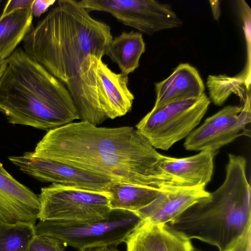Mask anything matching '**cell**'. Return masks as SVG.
I'll return each instance as SVG.
<instances>
[{
	"label": "cell",
	"mask_w": 251,
	"mask_h": 251,
	"mask_svg": "<svg viewBox=\"0 0 251 251\" xmlns=\"http://www.w3.org/2000/svg\"><path fill=\"white\" fill-rule=\"evenodd\" d=\"M66 247L56 237L36 234L30 244L28 251H65Z\"/></svg>",
	"instance_id": "22"
},
{
	"label": "cell",
	"mask_w": 251,
	"mask_h": 251,
	"mask_svg": "<svg viewBox=\"0 0 251 251\" xmlns=\"http://www.w3.org/2000/svg\"><path fill=\"white\" fill-rule=\"evenodd\" d=\"M35 225L28 223L8 224L0 221V251H28L36 235Z\"/></svg>",
	"instance_id": "21"
},
{
	"label": "cell",
	"mask_w": 251,
	"mask_h": 251,
	"mask_svg": "<svg viewBox=\"0 0 251 251\" xmlns=\"http://www.w3.org/2000/svg\"><path fill=\"white\" fill-rule=\"evenodd\" d=\"M107 192L80 189L58 184L41 189V221L84 222L106 218L111 211Z\"/></svg>",
	"instance_id": "7"
},
{
	"label": "cell",
	"mask_w": 251,
	"mask_h": 251,
	"mask_svg": "<svg viewBox=\"0 0 251 251\" xmlns=\"http://www.w3.org/2000/svg\"><path fill=\"white\" fill-rule=\"evenodd\" d=\"M56 2L55 0H33L30 7L33 16L39 17Z\"/></svg>",
	"instance_id": "24"
},
{
	"label": "cell",
	"mask_w": 251,
	"mask_h": 251,
	"mask_svg": "<svg viewBox=\"0 0 251 251\" xmlns=\"http://www.w3.org/2000/svg\"><path fill=\"white\" fill-rule=\"evenodd\" d=\"M24 173L42 182H51L88 191L106 192L110 179L55 161L34 156L32 152L8 157Z\"/></svg>",
	"instance_id": "10"
},
{
	"label": "cell",
	"mask_w": 251,
	"mask_h": 251,
	"mask_svg": "<svg viewBox=\"0 0 251 251\" xmlns=\"http://www.w3.org/2000/svg\"><path fill=\"white\" fill-rule=\"evenodd\" d=\"M203 82L197 70L188 63L179 64L166 79L155 84L154 106L172 101L198 98L204 93Z\"/></svg>",
	"instance_id": "16"
},
{
	"label": "cell",
	"mask_w": 251,
	"mask_h": 251,
	"mask_svg": "<svg viewBox=\"0 0 251 251\" xmlns=\"http://www.w3.org/2000/svg\"><path fill=\"white\" fill-rule=\"evenodd\" d=\"M0 172L2 173H7V172L4 169L2 164L0 162Z\"/></svg>",
	"instance_id": "28"
},
{
	"label": "cell",
	"mask_w": 251,
	"mask_h": 251,
	"mask_svg": "<svg viewBox=\"0 0 251 251\" xmlns=\"http://www.w3.org/2000/svg\"><path fill=\"white\" fill-rule=\"evenodd\" d=\"M246 72L230 77L226 75H209L207 86L209 100L218 106L222 105L232 93L237 95L243 101L246 94L250 92L251 80Z\"/></svg>",
	"instance_id": "20"
},
{
	"label": "cell",
	"mask_w": 251,
	"mask_h": 251,
	"mask_svg": "<svg viewBox=\"0 0 251 251\" xmlns=\"http://www.w3.org/2000/svg\"><path fill=\"white\" fill-rule=\"evenodd\" d=\"M0 78V112L8 123L47 131L79 119L64 84L21 48Z\"/></svg>",
	"instance_id": "3"
},
{
	"label": "cell",
	"mask_w": 251,
	"mask_h": 251,
	"mask_svg": "<svg viewBox=\"0 0 251 251\" xmlns=\"http://www.w3.org/2000/svg\"><path fill=\"white\" fill-rule=\"evenodd\" d=\"M210 103L204 93L198 98L153 106L136 125V129L154 148L167 151L194 130Z\"/></svg>",
	"instance_id": "6"
},
{
	"label": "cell",
	"mask_w": 251,
	"mask_h": 251,
	"mask_svg": "<svg viewBox=\"0 0 251 251\" xmlns=\"http://www.w3.org/2000/svg\"><path fill=\"white\" fill-rule=\"evenodd\" d=\"M80 4L89 12H107L125 25L141 33L179 27L182 21L170 4L154 0H82Z\"/></svg>",
	"instance_id": "8"
},
{
	"label": "cell",
	"mask_w": 251,
	"mask_h": 251,
	"mask_svg": "<svg viewBox=\"0 0 251 251\" xmlns=\"http://www.w3.org/2000/svg\"><path fill=\"white\" fill-rule=\"evenodd\" d=\"M40 209L39 195L14 178L0 172V221L36 224Z\"/></svg>",
	"instance_id": "11"
},
{
	"label": "cell",
	"mask_w": 251,
	"mask_h": 251,
	"mask_svg": "<svg viewBox=\"0 0 251 251\" xmlns=\"http://www.w3.org/2000/svg\"><path fill=\"white\" fill-rule=\"evenodd\" d=\"M216 153L204 150L194 155L183 158L164 155L161 167L185 187L205 188L211 180Z\"/></svg>",
	"instance_id": "15"
},
{
	"label": "cell",
	"mask_w": 251,
	"mask_h": 251,
	"mask_svg": "<svg viewBox=\"0 0 251 251\" xmlns=\"http://www.w3.org/2000/svg\"><path fill=\"white\" fill-rule=\"evenodd\" d=\"M34 156L106 177L115 183L160 190L184 186L161 168L163 155L131 126L72 123L47 131Z\"/></svg>",
	"instance_id": "2"
},
{
	"label": "cell",
	"mask_w": 251,
	"mask_h": 251,
	"mask_svg": "<svg viewBox=\"0 0 251 251\" xmlns=\"http://www.w3.org/2000/svg\"><path fill=\"white\" fill-rule=\"evenodd\" d=\"M251 122V94L248 93L242 106L228 105L206 118L186 138L185 150L201 151L219 149L239 137L251 136L247 128Z\"/></svg>",
	"instance_id": "9"
},
{
	"label": "cell",
	"mask_w": 251,
	"mask_h": 251,
	"mask_svg": "<svg viewBox=\"0 0 251 251\" xmlns=\"http://www.w3.org/2000/svg\"><path fill=\"white\" fill-rule=\"evenodd\" d=\"M210 193L205 188L179 187L162 191L150 204L135 212L143 221L170 224Z\"/></svg>",
	"instance_id": "12"
},
{
	"label": "cell",
	"mask_w": 251,
	"mask_h": 251,
	"mask_svg": "<svg viewBox=\"0 0 251 251\" xmlns=\"http://www.w3.org/2000/svg\"><path fill=\"white\" fill-rule=\"evenodd\" d=\"M224 251H251V221L242 233Z\"/></svg>",
	"instance_id": "23"
},
{
	"label": "cell",
	"mask_w": 251,
	"mask_h": 251,
	"mask_svg": "<svg viewBox=\"0 0 251 251\" xmlns=\"http://www.w3.org/2000/svg\"><path fill=\"white\" fill-rule=\"evenodd\" d=\"M7 66V61L0 60V78L4 73Z\"/></svg>",
	"instance_id": "27"
},
{
	"label": "cell",
	"mask_w": 251,
	"mask_h": 251,
	"mask_svg": "<svg viewBox=\"0 0 251 251\" xmlns=\"http://www.w3.org/2000/svg\"><path fill=\"white\" fill-rule=\"evenodd\" d=\"M83 251H120L118 250L116 247H104L98 248H94L91 249H89Z\"/></svg>",
	"instance_id": "26"
},
{
	"label": "cell",
	"mask_w": 251,
	"mask_h": 251,
	"mask_svg": "<svg viewBox=\"0 0 251 251\" xmlns=\"http://www.w3.org/2000/svg\"><path fill=\"white\" fill-rule=\"evenodd\" d=\"M56 2L26 35L24 50L66 85L81 121L98 126L108 119L100 105L96 73L113 39L111 28L78 1Z\"/></svg>",
	"instance_id": "1"
},
{
	"label": "cell",
	"mask_w": 251,
	"mask_h": 251,
	"mask_svg": "<svg viewBox=\"0 0 251 251\" xmlns=\"http://www.w3.org/2000/svg\"><path fill=\"white\" fill-rule=\"evenodd\" d=\"M246 166L244 156L229 154L222 185L168 225L190 240L224 251L251 221V189Z\"/></svg>",
	"instance_id": "4"
},
{
	"label": "cell",
	"mask_w": 251,
	"mask_h": 251,
	"mask_svg": "<svg viewBox=\"0 0 251 251\" xmlns=\"http://www.w3.org/2000/svg\"><path fill=\"white\" fill-rule=\"evenodd\" d=\"M193 251H202L201 250L199 249H198V248H196L194 247V248H193Z\"/></svg>",
	"instance_id": "29"
},
{
	"label": "cell",
	"mask_w": 251,
	"mask_h": 251,
	"mask_svg": "<svg viewBox=\"0 0 251 251\" xmlns=\"http://www.w3.org/2000/svg\"><path fill=\"white\" fill-rule=\"evenodd\" d=\"M30 7L0 16V60H7L31 28Z\"/></svg>",
	"instance_id": "18"
},
{
	"label": "cell",
	"mask_w": 251,
	"mask_h": 251,
	"mask_svg": "<svg viewBox=\"0 0 251 251\" xmlns=\"http://www.w3.org/2000/svg\"><path fill=\"white\" fill-rule=\"evenodd\" d=\"M126 251H193L191 240L168 224L143 221L127 237Z\"/></svg>",
	"instance_id": "14"
},
{
	"label": "cell",
	"mask_w": 251,
	"mask_h": 251,
	"mask_svg": "<svg viewBox=\"0 0 251 251\" xmlns=\"http://www.w3.org/2000/svg\"><path fill=\"white\" fill-rule=\"evenodd\" d=\"M163 190H165L113 182L106 192L109 194L111 210L120 209L135 213L152 202Z\"/></svg>",
	"instance_id": "19"
},
{
	"label": "cell",
	"mask_w": 251,
	"mask_h": 251,
	"mask_svg": "<svg viewBox=\"0 0 251 251\" xmlns=\"http://www.w3.org/2000/svg\"><path fill=\"white\" fill-rule=\"evenodd\" d=\"M96 75L100 105L107 118L129 112L134 96L128 87V75L113 72L102 59L99 61Z\"/></svg>",
	"instance_id": "13"
},
{
	"label": "cell",
	"mask_w": 251,
	"mask_h": 251,
	"mask_svg": "<svg viewBox=\"0 0 251 251\" xmlns=\"http://www.w3.org/2000/svg\"><path fill=\"white\" fill-rule=\"evenodd\" d=\"M145 50L142 33L123 31L113 38L105 55L117 64L121 73L128 75L139 67L140 57Z\"/></svg>",
	"instance_id": "17"
},
{
	"label": "cell",
	"mask_w": 251,
	"mask_h": 251,
	"mask_svg": "<svg viewBox=\"0 0 251 251\" xmlns=\"http://www.w3.org/2000/svg\"><path fill=\"white\" fill-rule=\"evenodd\" d=\"M33 0H10L7 2L1 15H4L19 9L31 5Z\"/></svg>",
	"instance_id": "25"
},
{
	"label": "cell",
	"mask_w": 251,
	"mask_h": 251,
	"mask_svg": "<svg viewBox=\"0 0 251 251\" xmlns=\"http://www.w3.org/2000/svg\"><path fill=\"white\" fill-rule=\"evenodd\" d=\"M142 222L135 212L113 209L102 219L84 222L46 221L35 225L37 235L57 238L66 246L83 251L104 247H117Z\"/></svg>",
	"instance_id": "5"
}]
</instances>
